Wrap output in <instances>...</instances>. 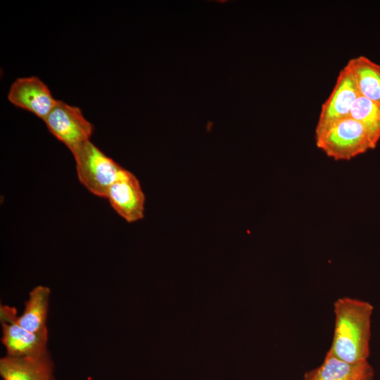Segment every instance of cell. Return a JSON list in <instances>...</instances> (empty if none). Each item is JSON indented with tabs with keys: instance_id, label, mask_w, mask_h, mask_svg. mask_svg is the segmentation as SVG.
<instances>
[{
	"instance_id": "obj_9",
	"label": "cell",
	"mask_w": 380,
	"mask_h": 380,
	"mask_svg": "<svg viewBox=\"0 0 380 380\" xmlns=\"http://www.w3.org/2000/svg\"><path fill=\"white\" fill-rule=\"evenodd\" d=\"M53 363L49 352L41 355L0 359V375L3 380H55Z\"/></svg>"
},
{
	"instance_id": "obj_13",
	"label": "cell",
	"mask_w": 380,
	"mask_h": 380,
	"mask_svg": "<svg viewBox=\"0 0 380 380\" xmlns=\"http://www.w3.org/2000/svg\"><path fill=\"white\" fill-rule=\"evenodd\" d=\"M350 117L360 122L377 144L380 139V104L359 96L351 108Z\"/></svg>"
},
{
	"instance_id": "obj_7",
	"label": "cell",
	"mask_w": 380,
	"mask_h": 380,
	"mask_svg": "<svg viewBox=\"0 0 380 380\" xmlns=\"http://www.w3.org/2000/svg\"><path fill=\"white\" fill-rule=\"evenodd\" d=\"M7 96L12 104L43 120L57 101L46 84L36 76L17 78L11 84Z\"/></svg>"
},
{
	"instance_id": "obj_3",
	"label": "cell",
	"mask_w": 380,
	"mask_h": 380,
	"mask_svg": "<svg viewBox=\"0 0 380 380\" xmlns=\"http://www.w3.org/2000/svg\"><path fill=\"white\" fill-rule=\"evenodd\" d=\"M80 182L92 194L106 198L123 168L90 140L72 153Z\"/></svg>"
},
{
	"instance_id": "obj_11",
	"label": "cell",
	"mask_w": 380,
	"mask_h": 380,
	"mask_svg": "<svg viewBox=\"0 0 380 380\" xmlns=\"http://www.w3.org/2000/svg\"><path fill=\"white\" fill-rule=\"evenodd\" d=\"M50 293V289L47 286L34 287L30 292L23 313L15 317L16 322L24 329L34 333L48 331L46 321Z\"/></svg>"
},
{
	"instance_id": "obj_2",
	"label": "cell",
	"mask_w": 380,
	"mask_h": 380,
	"mask_svg": "<svg viewBox=\"0 0 380 380\" xmlns=\"http://www.w3.org/2000/svg\"><path fill=\"white\" fill-rule=\"evenodd\" d=\"M315 143L335 160H351L377 145L365 127L350 116L315 132Z\"/></svg>"
},
{
	"instance_id": "obj_10",
	"label": "cell",
	"mask_w": 380,
	"mask_h": 380,
	"mask_svg": "<svg viewBox=\"0 0 380 380\" xmlns=\"http://www.w3.org/2000/svg\"><path fill=\"white\" fill-rule=\"evenodd\" d=\"M374 374L367 360L350 362L328 351L322 365L307 372L303 380H373Z\"/></svg>"
},
{
	"instance_id": "obj_6",
	"label": "cell",
	"mask_w": 380,
	"mask_h": 380,
	"mask_svg": "<svg viewBox=\"0 0 380 380\" xmlns=\"http://www.w3.org/2000/svg\"><path fill=\"white\" fill-rule=\"evenodd\" d=\"M106 198L126 222L133 223L144 217L146 198L140 182L124 167L110 186Z\"/></svg>"
},
{
	"instance_id": "obj_12",
	"label": "cell",
	"mask_w": 380,
	"mask_h": 380,
	"mask_svg": "<svg viewBox=\"0 0 380 380\" xmlns=\"http://www.w3.org/2000/svg\"><path fill=\"white\" fill-rule=\"evenodd\" d=\"M354 76L360 96L380 104V65L360 56L346 64Z\"/></svg>"
},
{
	"instance_id": "obj_8",
	"label": "cell",
	"mask_w": 380,
	"mask_h": 380,
	"mask_svg": "<svg viewBox=\"0 0 380 380\" xmlns=\"http://www.w3.org/2000/svg\"><path fill=\"white\" fill-rule=\"evenodd\" d=\"M359 96L353 72L346 65L339 72L330 96L321 107L315 132L336 120L349 117L353 103Z\"/></svg>"
},
{
	"instance_id": "obj_4",
	"label": "cell",
	"mask_w": 380,
	"mask_h": 380,
	"mask_svg": "<svg viewBox=\"0 0 380 380\" xmlns=\"http://www.w3.org/2000/svg\"><path fill=\"white\" fill-rule=\"evenodd\" d=\"M47 129L73 153L90 140L93 125L84 116L81 109L57 100L44 120Z\"/></svg>"
},
{
	"instance_id": "obj_5",
	"label": "cell",
	"mask_w": 380,
	"mask_h": 380,
	"mask_svg": "<svg viewBox=\"0 0 380 380\" xmlns=\"http://www.w3.org/2000/svg\"><path fill=\"white\" fill-rule=\"evenodd\" d=\"M16 315L15 308L1 305V341L6 355L26 357L47 353L48 331L34 333L24 329L16 322Z\"/></svg>"
},
{
	"instance_id": "obj_1",
	"label": "cell",
	"mask_w": 380,
	"mask_h": 380,
	"mask_svg": "<svg viewBox=\"0 0 380 380\" xmlns=\"http://www.w3.org/2000/svg\"><path fill=\"white\" fill-rule=\"evenodd\" d=\"M334 332L328 351L350 362L367 360L372 305L362 300L343 297L334 302Z\"/></svg>"
}]
</instances>
